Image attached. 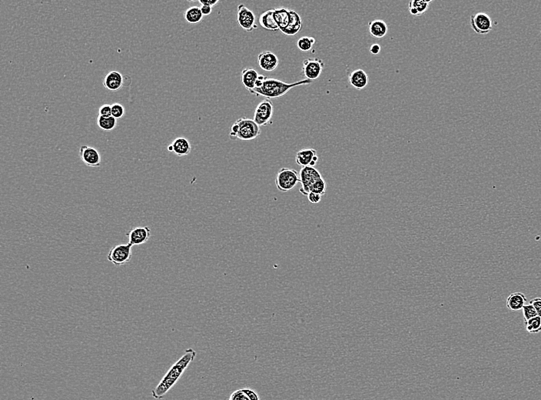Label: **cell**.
<instances>
[{"label":"cell","mask_w":541,"mask_h":400,"mask_svg":"<svg viewBox=\"0 0 541 400\" xmlns=\"http://www.w3.org/2000/svg\"><path fill=\"white\" fill-rule=\"evenodd\" d=\"M195 356L196 352L194 349L191 348L186 349L181 357L169 369L157 387L152 390V397L158 400L163 398L168 392L174 387L178 380L181 378L184 372L195 359Z\"/></svg>","instance_id":"6da1fadb"},{"label":"cell","mask_w":541,"mask_h":400,"mask_svg":"<svg viewBox=\"0 0 541 400\" xmlns=\"http://www.w3.org/2000/svg\"><path fill=\"white\" fill-rule=\"evenodd\" d=\"M312 81L308 79H303L293 83H287L282 80L265 76L263 82L259 87L254 88L252 90L248 91V92L254 96H262L267 99H278L287 94L293 88L308 85Z\"/></svg>","instance_id":"7a4b0ae2"},{"label":"cell","mask_w":541,"mask_h":400,"mask_svg":"<svg viewBox=\"0 0 541 400\" xmlns=\"http://www.w3.org/2000/svg\"><path fill=\"white\" fill-rule=\"evenodd\" d=\"M260 134L261 129L254 120L241 117L233 124L229 136L233 139L239 138L242 141H251L259 136Z\"/></svg>","instance_id":"3957f363"},{"label":"cell","mask_w":541,"mask_h":400,"mask_svg":"<svg viewBox=\"0 0 541 400\" xmlns=\"http://www.w3.org/2000/svg\"><path fill=\"white\" fill-rule=\"evenodd\" d=\"M300 183V176L295 169L284 167L278 172L275 178V184L279 191L286 193L291 191Z\"/></svg>","instance_id":"277c9868"},{"label":"cell","mask_w":541,"mask_h":400,"mask_svg":"<svg viewBox=\"0 0 541 400\" xmlns=\"http://www.w3.org/2000/svg\"><path fill=\"white\" fill-rule=\"evenodd\" d=\"M132 246L130 243H121L110 250L107 259L116 267L125 265L132 260Z\"/></svg>","instance_id":"5b68a950"},{"label":"cell","mask_w":541,"mask_h":400,"mask_svg":"<svg viewBox=\"0 0 541 400\" xmlns=\"http://www.w3.org/2000/svg\"><path fill=\"white\" fill-rule=\"evenodd\" d=\"M299 176H300V183L301 184V187L299 191L301 194L304 196L308 195L310 194V188L316 182L323 178L318 169L311 166L301 167L299 172Z\"/></svg>","instance_id":"8992f818"},{"label":"cell","mask_w":541,"mask_h":400,"mask_svg":"<svg viewBox=\"0 0 541 400\" xmlns=\"http://www.w3.org/2000/svg\"><path fill=\"white\" fill-rule=\"evenodd\" d=\"M274 115V106L270 99H264L255 109L254 120L259 127H266L272 124Z\"/></svg>","instance_id":"52a82bcc"},{"label":"cell","mask_w":541,"mask_h":400,"mask_svg":"<svg viewBox=\"0 0 541 400\" xmlns=\"http://www.w3.org/2000/svg\"><path fill=\"white\" fill-rule=\"evenodd\" d=\"M471 28L477 34L486 35L493 29V20L486 12H478L471 15L470 19Z\"/></svg>","instance_id":"ba28073f"},{"label":"cell","mask_w":541,"mask_h":400,"mask_svg":"<svg viewBox=\"0 0 541 400\" xmlns=\"http://www.w3.org/2000/svg\"><path fill=\"white\" fill-rule=\"evenodd\" d=\"M255 19V15L251 9L244 4H239L237 10V20L241 29L248 33H251L254 29H258Z\"/></svg>","instance_id":"9c48e42d"},{"label":"cell","mask_w":541,"mask_h":400,"mask_svg":"<svg viewBox=\"0 0 541 400\" xmlns=\"http://www.w3.org/2000/svg\"><path fill=\"white\" fill-rule=\"evenodd\" d=\"M324 67V62L321 59H306L303 61V75L306 77V79L316 80L322 73Z\"/></svg>","instance_id":"30bf717a"},{"label":"cell","mask_w":541,"mask_h":400,"mask_svg":"<svg viewBox=\"0 0 541 400\" xmlns=\"http://www.w3.org/2000/svg\"><path fill=\"white\" fill-rule=\"evenodd\" d=\"M79 156L85 164L90 167L101 166V154L96 148L83 145L79 149Z\"/></svg>","instance_id":"8fae6325"},{"label":"cell","mask_w":541,"mask_h":400,"mask_svg":"<svg viewBox=\"0 0 541 400\" xmlns=\"http://www.w3.org/2000/svg\"><path fill=\"white\" fill-rule=\"evenodd\" d=\"M128 243L133 246H139L148 242L151 236V229L148 226H136L132 228L126 234Z\"/></svg>","instance_id":"7c38bea8"},{"label":"cell","mask_w":541,"mask_h":400,"mask_svg":"<svg viewBox=\"0 0 541 400\" xmlns=\"http://www.w3.org/2000/svg\"><path fill=\"white\" fill-rule=\"evenodd\" d=\"M296 163L301 167H314L318 162L317 151L314 149H302L296 154Z\"/></svg>","instance_id":"4fadbf2b"},{"label":"cell","mask_w":541,"mask_h":400,"mask_svg":"<svg viewBox=\"0 0 541 400\" xmlns=\"http://www.w3.org/2000/svg\"><path fill=\"white\" fill-rule=\"evenodd\" d=\"M258 67L265 72H272L278 67L279 60L272 52L266 51L260 53L258 57Z\"/></svg>","instance_id":"5bb4252c"},{"label":"cell","mask_w":541,"mask_h":400,"mask_svg":"<svg viewBox=\"0 0 541 400\" xmlns=\"http://www.w3.org/2000/svg\"><path fill=\"white\" fill-rule=\"evenodd\" d=\"M103 86L112 92L120 90L123 86L122 75L117 71L109 72L103 79Z\"/></svg>","instance_id":"9a60e30c"},{"label":"cell","mask_w":541,"mask_h":400,"mask_svg":"<svg viewBox=\"0 0 541 400\" xmlns=\"http://www.w3.org/2000/svg\"><path fill=\"white\" fill-rule=\"evenodd\" d=\"M349 82L355 89L361 90L367 87L369 83V77L367 72L363 69H356L351 72L349 77Z\"/></svg>","instance_id":"2e32d148"},{"label":"cell","mask_w":541,"mask_h":400,"mask_svg":"<svg viewBox=\"0 0 541 400\" xmlns=\"http://www.w3.org/2000/svg\"><path fill=\"white\" fill-rule=\"evenodd\" d=\"M291 17L289 25L282 33L285 36H294L297 35L302 27V19L296 11L290 10Z\"/></svg>","instance_id":"e0dca14e"},{"label":"cell","mask_w":541,"mask_h":400,"mask_svg":"<svg viewBox=\"0 0 541 400\" xmlns=\"http://www.w3.org/2000/svg\"><path fill=\"white\" fill-rule=\"evenodd\" d=\"M368 29L370 36L375 39H381L388 33V25L381 19H374L369 22Z\"/></svg>","instance_id":"ac0fdd59"},{"label":"cell","mask_w":541,"mask_h":400,"mask_svg":"<svg viewBox=\"0 0 541 400\" xmlns=\"http://www.w3.org/2000/svg\"><path fill=\"white\" fill-rule=\"evenodd\" d=\"M259 75L254 68H245L241 71V82L247 90H252L255 88V84Z\"/></svg>","instance_id":"d6986e66"},{"label":"cell","mask_w":541,"mask_h":400,"mask_svg":"<svg viewBox=\"0 0 541 400\" xmlns=\"http://www.w3.org/2000/svg\"><path fill=\"white\" fill-rule=\"evenodd\" d=\"M173 152L178 156H187L191 152V143L187 138L178 137L172 142Z\"/></svg>","instance_id":"ffe728a7"},{"label":"cell","mask_w":541,"mask_h":400,"mask_svg":"<svg viewBox=\"0 0 541 400\" xmlns=\"http://www.w3.org/2000/svg\"><path fill=\"white\" fill-rule=\"evenodd\" d=\"M526 296L522 292H514L510 295L507 299V306L511 311H518L522 310L527 304Z\"/></svg>","instance_id":"44dd1931"},{"label":"cell","mask_w":541,"mask_h":400,"mask_svg":"<svg viewBox=\"0 0 541 400\" xmlns=\"http://www.w3.org/2000/svg\"><path fill=\"white\" fill-rule=\"evenodd\" d=\"M258 21H259L261 26H262L264 29L274 31V32L279 30V27H278V23L275 20V15H274V9H270V10L264 12L263 13L260 15Z\"/></svg>","instance_id":"7402d4cb"},{"label":"cell","mask_w":541,"mask_h":400,"mask_svg":"<svg viewBox=\"0 0 541 400\" xmlns=\"http://www.w3.org/2000/svg\"><path fill=\"white\" fill-rule=\"evenodd\" d=\"M274 15L279 27V31L282 32L289 25L291 17L290 10L285 8L274 9Z\"/></svg>","instance_id":"603a6c76"},{"label":"cell","mask_w":541,"mask_h":400,"mask_svg":"<svg viewBox=\"0 0 541 400\" xmlns=\"http://www.w3.org/2000/svg\"><path fill=\"white\" fill-rule=\"evenodd\" d=\"M430 1L413 0L409 2V12L412 15L420 16L428 9Z\"/></svg>","instance_id":"cb8c5ba5"},{"label":"cell","mask_w":541,"mask_h":400,"mask_svg":"<svg viewBox=\"0 0 541 400\" xmlns=\"http://www.w3.org/2000/svg\"><path fill=\"white\" fill-rule=\"evenodd\" d=\"M229 400H260L258 394L250 389H242L233 393Z\"/></svg>","instance_id":"d4e9b609"},{"label":"cell","mask_w":541,"mask_h":400,"mask_svg":"<svg viewBox=\"0 0 541 400\" xmlns=\"http://www.w3.org/2000/svg\"><path fill=\"white\" fill-rule=\"evenodd\" d=\"M202 11L198 6L189 7L184 13V19L190 24L199 23L203 19Z\"/></svg>","instance_id":"484cf974"},{"label":"cell","mask_w":541,"mask_h":400,"mask_svg":"<svg viewBox=\"0 0 541 400\" xmlns=\"http://www.w3.org/2000/svg\"><path fill=\"white\" fill-rule=\"evenodd\" d=\"M97 125L104 131H112L117 127V119L113 116L110 117H98Z\"/></svg>","instance_id":"4316f807"},{"label":"cell","mask_w":541,"mask_h":400,"mask_svg":"<svg viewBox=\"0 0 541 400\" xmlns=\"http://www.w3.org/2000/svg\"><path fill=\"white\" fill-rule=\"evenodd\" d=\"M525 328L529 333H538L541 332V317L539 316L529 320H525Z\"/></svg>","instance_id":"83f0119b"},{"label":"cell","mask_w":541,"mask_h":400,"mask_svg":"<svg viewBox=\"0 0 541 400\" xmlns=\"http://www.w3.org/2000/svg\"><path fill=\"white\" fill-rule=\"evenodd\" d=\"M316 43L315 39L311 36H303L300 38L297 42L298 48L302 52H309L312 50L314 43Z\"/></svg>","instance_id":"f1b7e54d"},{"label":"cell","mask_w":541,"mask_h":400,"mask_svg":"<svg viewBox=\"0 0 541 400\" xmlns=\"http://www.w3.org/2000/svg\"><path fill=\"white\" fill-rule=\"evenodd\" d=\"M326 182L323 178L320 179L310 188V193L319 194L323 197L326 193Z\"/></svg>","instance_id":"f546056e"},{"label":"cell","mask_w":541,"mask_h":400,"mask_svg":"<svg viewBox=\"0 0 541 400\" xmlns=\"http://www.w3.org/2000/svg\"><path fill=\"white\" fill-rule=\"evenodd\" d=\"M112 116L114 118L121 119L125 116V107L120 103H113L111 105Z\"/></svg>","instance_id":"4dcf8cb0"},{"label":"cell","mask_w":541,"mask_h":400,"mask_svg":"<svg viewBox=\"0 0 541 400\" xmlns=\"http://www.w3.org/2000/svg\"><path fill=\"white\" fill-rule=\"evenodd\" d=\"M523 314H524V320H529L531 319L534 318V317L538 316L536 310H535V307L533 306V305L531 303H527L525 306L523 307Z\"/></svg>","instance_id":"1f68e13d"},{"label":"cell","mask_w":541,"mask_h":400,"mask_svg":"<svg viewBox=\"0 0 541 400\" xmlns=\"http://www.w3.org/2000/svg\"><path fill=\"white\" fill-rule=\"evenodd\" d=\"M99 117H110L112 116L111 105L104 104L99 109Z\"/></svg>","instance_id":"d6a6232c"},{"label":"cell","mask_w":541,"mask_h":400,"mask_svg":"<svg viewBox=\"0 0 541 400\" xmlns=\"http://www.w3.org/2000/svg\"><path fill=\"white\" fill-rule=\"evenodd\" d=\"M307 197L309 202L312 204L319 203L321 201V199H322V196L314 194V193H310Z\"/></svg>","instance_id":"836d02e7"},{"label":"cell","mask_w":541,"mask_h":400,"mask_svg":"<svg viewBox=\"0 0 541 400\" xmlns=\"http://www.w3.org/2000/svg\"><path fill=\"white\" fill-rule=\"evenodd\" d=\"M530 303L535 307V310L538 313V316L541 317V298H535V299L531 300Z\"/></svg>","instance_id":"e575fe53"},{"label":"cell","mask_w":541,"mask_h":400,"mask_svg":"<svg viewBox=\"0 0 541 400\" xmlns=\"http://www.w3.org/2000/svg\"><path fill=\"white\" fill-rule=\"evenodd\" d=\"M381 50V47L379 44H373L370 46V53H371L372 55L376 56L377 55V54H379Z\"/></svg>","instance_id":"d590c367"},{"label":"cell","mask_w":541,"mask_h":400,"mask_svg":"<svg viewBox=\"0 0 541 400\" xmlns=\"http://www.w3.org/2000/svg\"><path fill=\"white\" fill-rule=\"evenodd\" d=\"M200 9H201L202 15L204 16L210 15L212 12V7L208 6V5H202V6L200 7Z\"/></svg>","instance_id":"8d00e7d4"},{"label":"cell","mask_w":541,"mask_h":400,"mask_svg":"<svg viewBox=\"0 0 541 400\" xmlns=\"http://www.w3.org/2000/svg\"><path fill=\"white\" fill-rule=\"evenodd\" d=\"M198 2H199V3L202 5H208V6L213 7L215 6L216 4L219 3V0H217V1H212V0H211V1H203V0H199Z\"/></svg>","instance_id":"74e56055"},{"label":"cell","mask_w":541,"mask_h":400,"mask_svg":"<svg viewBox=\"0 0 541 400\" xmlns=\"http://www.w3.org/2000/svg\"></svg>","instance_id":"f35d334b"}]
</instances>
